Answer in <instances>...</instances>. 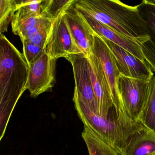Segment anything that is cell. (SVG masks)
<instances>
[{
    "mask_svg": "<svg viewBox=\"0 0 155 155\" xmlns=\"http://www.w3.org/2000/svg\"><path fill=\"white\" fill-rule=\"evenodd\" d=\"M16 2L17 10L12 17L11 22L12 29L30 18L43 17L46 8V0H16Z\"/></svg>",
    "mask_w": 155,
    "mask_h": 155,
    "instance_id": "5bb4252c",
    "label": "cell"
},
{
    "mask_svg": "<svg viewBox=\"0 0 155 155\" xmlns=\"http://www.w3.org/2000/svg\"><path fill=\"white\" fill-rule=\"evenodd\" d=\"M87 59L92 86L97 101L99 114L107 117L114 107L109 85L97 57L91 53Z\"/></svg>",
    "mask_w": 155,
    "mask_h": 155,
    "instance_id": "8fae6325",
    "label": "cell"
},
{
    "mask_svg": "<svg viewBox=\"0 0 155 155\" xmlns=\"http://www.w3.org/2000/svg\"><path fill=\"white\" fill-rule=\"evenodd\" d=\"M64 15L75 44L85 56L89 57L92 53L95 32L74 4L65 11Z\"/></svg>",
    "mask_w": 155,
    "mask_h": 155,
    "instance_id": "30bf717a",
    "label": "cell"
},
{
    "mask_svg": "<svg viewBox=\"0 0 155 155\" xmlns=\"http://www.w3.org/2000/svg\"><path fill=\"white\" fill-rule=\"evenodd\" d=\"M83 16L94 32L100 37L112 41L136 58L150 65L145 55L144 48L132 40L114 31L91 17L87 15H83Z\"/></svg>",
    "mask_w": 155,
    "mask_h": 155,
    "instance_id": "7c38bea8",
    "label": "cell"
},
{
    "mask_svg": "<svg viewBox=\"0 0 155 155\" xmlns=\"http://www.w3.org/2000/svg\"><path fill=\"white\" fill-rule=\"evenodd\" d=\"M74 5L83 15L137 42L144 48L145 55L147 48L153 47L138 5L128 6L118 0H76Z\"/></svg>",
    "mask_w": 155,
    "mask_h": 155,
    "instance_id": "6da1fadb",
    "label": "cell"
},
{
    "mask_svg": "<svg viewBox=\"0 0 155 155\" xmlns=\"http://www.w3.org/2000/svg\"><path fill=\"white\" fill-rule=\"evenodd\" d=\"M57 59L45 52L38 60L29 65L28 89L33 98L51 91L55 83Z\"/></svg>",
    "mask_w": 155,
    "mask_h": 155,
    "instance_id": "ba28073f",
    "label": "cell"
},
{
    "mask_svg": "<svg viewBox=\"0 0 155 155\" xmlns=\"http://www.w3.org/2000/svg\"><path fill=\"white\" fill-rule=\"evenodd\" d=\"M101 38L113 54L120 74L147 81L154 77L155 73L148 63L142 61L112 41Z\"/></svg>",
    "mask_w": 155,
    "mask_h": 155,
    "instance_id": "9c48e42d",
    "label": "cell"
},
{
    "mask_svg": "<svg viewBox=\"0 0 155 155\" xmlns=\"http://www.w3.org/2000/svg\"><path fill=\"white\" fill-rule=\"evenodd\" d=\"M92 53L97 57L101 63L109 85L114 108L118 117L126 125L134 126L137 121L131 120L127 115L118 92L117 80L120 73L116 60L109 48L96 33L94 34Z\"/></svg>",
    "mask_w": 155,
    "mask_h": 155,
    "instance_id": "277c9868",
    "label": "cell"
},
{
    "mask_svg": "<svg viewBox=\"0 0 155 155\" xmlns=\"http://www.w3.org/2000/svg\"><path fill=\"white\" fill-rule=\"evenodd\" d=\"M138 7L155 48V0H143Z\"/></svg>",
    "mask_w": 155,
    "mask_h": 155,
    "instance_id": "ac0fdd59",
    "label": "cell"
},
{
    "mask_svg": "<svg viewBox=\"0 0 155 155\" xmlns=\"http://www.w3.org/2000/svg\"><path fill=\"white\" fill-rule=\"evenodd\" d=\"M148 82L120 74L118 78V92L126 113L132 121H138L142 111Z\"/></svg>",
    "mask_w": 155,
    "mask_h": 155,
    "instance_id": "8992f818",
    "label": "cell"
},
{
    "mask_svg": "<svg viewBox=\"0 0 155 155\" xmlns=\"http://www.w3.org/2000/svg\"><path fill=\"white\" fill-rule=\"evenodd\" d=\"M138 121L155 132V73L148 83L145 103Z\"/></svg>",
    "mask_w": 155,
    "mask_h": 155,
    "instance_id": "9a60e30c",
    "label": "cell"
},
{
    "mask_svg": "<svg viewBox=\"0 0 155 155\" xmlns=\"http://www.w3.org/2000/svg\"><path fill=\"white\" fill-rule=\"evenodd\" d=\"M45 52L51 58L57 60L72 54H83L72 38L64 12L53 21L45 47Z\"/></svg>",
    "mask_w": 155,
    "mask_h": 155,
    "instance_id": "52a82bcc",
    "label": "cell"
},
{
    "mask_svg": "<svg viewBox=\"0 0 155 155\" xmlns=\"http://www.w3.org/2000/svg\"><path fill=\"white\" fill-rule=\"evenodd\" d=\"M54 21L47 18H41L36 27L26 33L21 39H25L45 49L47 41Z\"/></svg>",
    "mask_w": 155,
    "mask_h": 155,
    "instance_id": "e0dca14e",
    "label": "cell"
},
{
    "mask_svg": "<svg viewBox=\"0 0 155 155\" xmlns=\"http://www.w3.org/2000/svg\"><path fill=\"white\" fill-rule=\"evenodd\" d=\"M29 66L22 54L3 34L0 35V140L13 110L28 89Z\"/></svg>",
    "mask_w": 155,
    "mask_h": 155,
    "instance_id": "7a4b0ae2",
    "label": "cell"
},
{
    "mask_svg": "<svg viewBox=\"0 0 155 155\" xmlns=\"http://www.w3.org/2000/svg\"><path fill=\"white\" fill-rule=\"evenodd\" d=\"M72 66L75 80L73 101L82 103L99 114L98 106L91 78L87 57L72 54L65 57Z\"/></svg>",
    "mask_w": 155,
    "mask_h": 155,
    "instance_id": "5b68a950",
    "label": "cell"
},
{
    "mask_svg": "<svg viewBox=\"0 0 155 155\" xmlns=\"http://www.w3.org/2000/svg\"><path fill=\"white\" fill-rule=\"evenodd\" d=\"M21 40L23 44V54L29 66L36 62L46 52L45 49L32 44L27 40Z\"/></svg>",
    "mask_w": 155,
    "mask_h": 155,
    "instance_id": "44dd1931",
    "label": "cell"
},
{
    "mask_svg": "<svg viewBox=\"0 0 155 155\" xmlns=\"http://www.w3.org/2000/svg\"><path fill=\"white\" fill-rule=\"evenodd\" d=\"M17 10L16 0H0V33L8 31L9 24Z\"/></svg>",
    "mask_w": 155,
    "mask_h": 155,
    "instance_id": "d6986e66",
    "label": "cell"
},
{
    "mask_svg": "<svg viewBox=\"0 0 155 155\" xmlns=\"http://www.w3.org/2000/svg\"><path fill=\"white\" fill-rule=\"evenodd\" d=\"M155 155V154H153V155Z\"/></svg>",
    "mask_w": 155,
    "mask_h": 155,
    "instance_id": "7402d4cb",
    "label": "cell"
},
{
    "mask_svg": "<svg viewBox=\"0 0 155 155\" xmlns=\"http://www.w3.org/2000/svg\"><path fill=\"white\" fill-rule=\"evenodd\" d=\"M84 126L81 136L87 145L89 155H119L89 126Z\"/></svg>",
    "mask_w": 155,
    "mask_h": 155,
    "instance_id": "2e32d148",
    "label": "cell"
},
{
    "mask_svg": "<svg viewBox=\"0 0 155 155\" xmlns=\"http://www.w3.org/2000/svg\"><path fill=\"white\" fill-rule=\"evenodd\" d=\"M74 103L83 124L89 126L119 155H124L132 135L142 124L140 123L134 127L126 125L119 118L114 107L105 117L93 112L82 103Z\"/></svg>",
    "mask_w": 155,
    "mask_h": 155,
    "instance_id": "3957f363",
    "label": "cell"
},
{
    "mask_svg": "<svg viewBox=\"0 0 155 155\" xmlns=\"http://www.w3.org/2000/svg\"><path fill=\"white\" fill-rule=\"evenodd\" d=\"M76 0H46V8L43 17L55 21L68 8L75 4Z\"/></svg>",
    "mask_w": 155,
    "mask_h": 155,
    "instance_id": "ffe728a7",
    "label": "cell"
},
{
    "mask_svg": "<svg viewBox=\"0 0 155 155\" xmlns=\"http://www.w3.org/2000/svg\"><path fill=\"white\" fill-rule=\"evenodd\" d=\"M155 153V132L142 125L132 135L124 155H152Z\"/></svg>",
    "mask_w": 155,
    "mask_h": 155,
    "instance_id": "4fadbf2b",
    "label": "cell"
}]
</instances>
